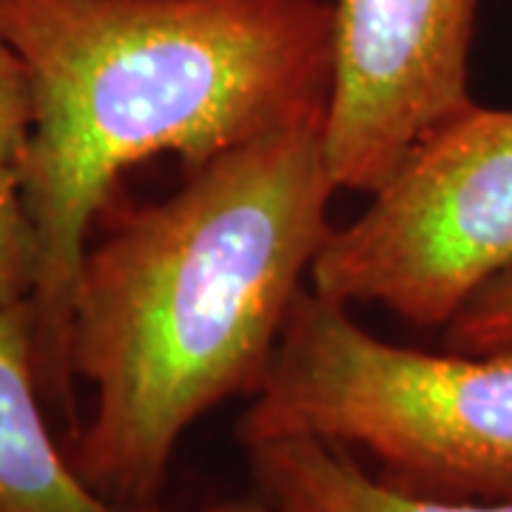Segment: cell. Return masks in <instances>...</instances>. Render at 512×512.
I'll return each instance as SVG.
<instances>
[{
	"label": "cell",
	"mask_w": 512,
	"mask_h": 512,
	"mask_svg": "<svg viewBox=\"0 0 512 512\" xmlns=\"http://www.w3.org/2000/svg\"><path fill=\"white\" fill-rule=\"evenodd\" d=\"M322 123L225 151L89 245L69 362L94 410L69 458L106 501L154 507L185 430L259 393L333 228Z\"/></svg>",
	"instance_id": "cell-1"
},
{
	"label": "cell",
	"mask_w": 512,
	"mask_h": 512,
	"mask_svg": "<svg viewBox=\"0 0 512 512\" xmlns=\"http://www.w3.org/2000/svg\"><path fill=\"white\" fill-rule=\"evenodd\" d=\"M0 35L32 86L20 185L40 245L37 376L72 413L74 296L111 188L154 154L194 171L325 120L333 0H0Z\"/></svg>",
	"instance_id": "cell-2"
},
{
	"label": "cell",
	"mask_w": 512,
	"mask_h": 512,
	"mask_svg": "<svg viewBox=\"0 0 512 512\" xmlns=\"http://www.w3.org/2000/svg\"><path fill=\"white\" fill-rule=\"evenodd\" d=\"M35 305L0 311V512H163L97 495L63 456L43 413Z\"/></svg>",
	"instance_id": "cell-6"
},
{
	"label": "cell",
	"mask_w": 512,
	"mask_h": 512,
	"mask_svg": "<svg viewBox=\"0 0 512 512\" xmlns=\"http://www.w3.org/2000/svg\"><path fill=\"white\" fill-rule=\"evenodd\" d=\"M200 512H285L279 510L276 504H271L265 495L262 498H231V501H217V504H208Z\"/></svg>",
	"instance_id": "cell-11"
},
{
	"label": "cell",
	"mask_w": 512,
	"mask_h": 512,
	"mask_svg": "<svg viewBox=\"0 0 512 512\" xmlns=\"http://www.w3.org/2000/svg\"><path fill=\"white\" fill-rule=\"evenodd\" d=\"M32 134V86L18 49L0 35V157L20 171Z\"/></svg>",
	"instance_id": "cell-10"
},
{
	"label": "cell",
	"mask_w": 512,
	"mask_h": 512,
	"mask_svg": "<svg viewBox=\"0 0 512 512\" xmlns=\"http://www.w3.org/2000/svg\"><path fill=\"white\" fill-rule=\"evenodd\" d=\"M237 436L242 447L311 436L365 450L379 478L410 493L504 498L512 495V348H402L305 288Z\"/></svg>",
	"instance_id": "cell-3"
},
{
	"label": "cell",
	"mask_w": 512,
	"mask_h": 512,
	"mask_svg": "<svg viewBox=\"0 0 512 512\" xmlns=\"http://www.w3.org/2000/svg\"><path fill=\"white\" fill-rule=\"evenodd\" d=\"M512 268V111H458L410 151L345 228H330L311 288L444 328Z\"/></svg>",
	"instance_id": "cell-4"
},
{
	"label": "cell",
	"mask_w": 512,
	"mask_h": 512,
	"mask_svg": "<svg viewBox=\"0 0 512 512\" xmlns=\"http://www.w3.org/2000/svg\"><path fill=\"white\" fill-rule=\"evenodd\" d=\"M478 0H333L322 148L336 188L379 191L421 140L470 109Z\"/></svg>",
	"instance_id": "cell-5"
},
{
	"label": "cell",
	"mask_w": 512,
	"mask_h": 512,
	"mask_svg": "<svg viewBox=\"0 0 512 512\" xmlns=\"http://www.w3.org/2000/svg\"><path fill=\"white\" fill-rule=\"evenodd\" d=\"M40 271V245L26 211L20 171L0 157V311L32 302Z\"/></svg>",
	"instance_id": "cell-8"
},
{
	"label": "cell",
	"mask_w": 512,
	"mask_h": 512,
	"mask_svg": "<svg viewBox=\"0 0 512 512\" xmlns=\"http://www.w3.org/2000/svg\"><path fill=\"white\" fill-rule=\"evenodd\" d=\"M262 495L285 512H512L504 498H433L370 476L353 450L282 436L245 444Z\"/></svg>",
	"instance_id": "cell-7"
},
{
	"label": "cell",
	"mask_w": 512,
	"mask_h": 512,
	"mask_svg": "<svg viewBox=\"0 0 512 512\" xmlns=\"http://www.w3.org/2000/svg\"><path fill=\"white\" fill-rule=\"evenodd\" d=\"M450 345L461 353L512 348V268L495 276L447 325Z\"/></svg>",
	"instance_id": "cell-9"
}]
</instances>
